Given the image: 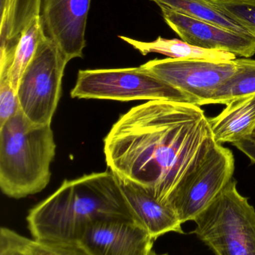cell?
<instances>
[{
    "mask_svg": "<svg viewBox=\"0 0 255 255\" xmlns=\"http://www.w3.org/2000/svg\"><path fill=\"white\" fill-rule=\"evenodd\" d=\"M217 144L201 106L154 100L132 108L112 126L104 139L105 160L118 178L169 205Z\"/></svg>",
    "mask_w": 255,
    "mask_h": 255,
    "instance_id": "1",
    "label": "cell"
},
{
    "mask_svg": "<svg viewBox=\"0 0 255 255\" xmlns=\"http://www.w3.org/2000/svg\"><path fill=\"white\" fill-rule=\"evenodd\" d=\"M112 220L136 222L119 179L111 171L65 180L26 217L33 239L67 242L79 241L93 223Z\"/></svg>",
    "mask_w": 255,
    "mask_h": 255,
    "instance_id": "2",
    "label": "cell"
},
{
    "mask_svg": "<svg viewBox=\"0 0 255 255\" xmlns=\"http://www.w3.org/2000/svg\"><path fill=\"white\" fill-rule=\"evenodd\" d=\"M50 126L30 122L20 109L0 127V187L5 196L22 199L44 190L55 155Z\"/></svg>",
    "mask_w": 255,
    "mask_h": 255,
    "instance_id": "3",
    "label": "cell"
},
{
    "mask_svg": "<svg viewBox=\"0 0 255 255\" xmlns=\"http://www.w3.org/2000/svg\"><path fill=\"white\" fill-rule=\"evenodd\" d=\"M194 222L193 233L216 255H255V209L234 178Z\"/></svg>",
    "mask_w": 255,
    "mask_h": 255,
    "instance_id": "4",
    "label": "cell"
},
{
    "mask_svg": "<svg viewBox=\"0 0 255 255\" xmlns=\"http://www.w3.org/2000/svg\"><path fill=\"white\" fill-rule=\"evenodd\" d=\"M72 98L133 101L165 100L191 103L190 98L145 68L80 70Z\"/></svg>",
    "mask_w": 255,
    "mask_h": 255,
    "instance_id": "5",
    "label": "cell"
},
{
    "mask_svg": "<svg viewBox=\"0 0 255 255\" xmlns=\"http://www.w3.org/2000/svg\"><path fill=\"white\" fill-rule=\"evenodd\" d=\"M69 61L56 45L43 37L18 85L19 109L36 125L50 126Z\"/></svg>",
    "mask_w": 255,
    "mask_h": 255,
    "instance_id": "6",
    "label": "cell"
},
{
    "mask_svg": "<svg viewBox=\"0 0 255 255\" xmlns=\"http://www.w3.org/2000/svg\"><path fill=\"white\" fill-rule=\"evenodd\" d=\"M235 169L232 150L217 144L169 200L182 224L194 221L212 203L233 178Z\"/></svg>",
    "mask_w": 255,
    "mask_h": 255,
    "instance_id": "7",
    "label": "cell"
},
{
    "mask_svg": "<svg viewBox=\"0 0 255 255\" xmlns=\"http://www.w3.org/2000/svg\"><path fill=\"white\" fill-rule=\"evenodd\" d=\"M142 65L199 106H203L237 70L235 60L214 62L168 58L151 60Z\"/></svg>",
    "mask_w": 255,
    "mask_h": 255,
    "instance_id": "8",
    "label": "cell"
},
{
    "mask_svg": "<svg viewBox=\"0 0 255 255\" xmlns=\"http://www.w3.org/2000/svg\"><path fill=\"white\" fill-rule=\"evenodd\" d=\"M92 0H40L42 32L67 61L83 57L85 31Z\"/></svg>",
    "mask_w": 255,
    "mask_h": 255,
    "instance_id": "9",
    "label": "cell"
},
{
    "mask_svg": "<svg viewBox=\"0 0 255 255\" xmlns=\"http://www.w3.org/2000/svg\"><path fill=\"white\" fill-rule=\"evenodd\" d=\"M161 11L166 24L190 44L230 52L242 58H250L255 55V40L248 34L173 10L163 9Z\"/></svg>",
    "mask_w": 255,
    "mask_h": 255,
    "instance_id": "10",
    "label": "cell"
},
{
    "mask_svg": "<svg viewBox=\"0 0 255 255\" xmlns=\"http://www.w3.org/2000/svg\"><path fill=\"white\" fill-rule=\"evenodd\" d=\"M79 242L91 255H154L155 240L135 221H101L90 225Z\"/></svg>",
    "mask_w": 255,
    "mask_h": 255,
    "instance_id": "11",
    "label": "cell"
},
{
    "mask_svg": "<svg viewBox=\"0 0 255 255\" xmlns=\"http://www.w3.org/2000/svg\"><path fill=\"white\" fill-rule=\"evenodd\" d=\"M118 179L135 220L155 241L169 232L184 234L183 224L172 207L160 202L145 187Z\"/></svg>",
    "mask_w": 255,
    "mask_h": 255,
    "instance_id": "12",
    "label": "cell"
},
{
    "mask_svg": "<svg viewBox=\"0 0 255 255\" xmlns=\"http://www.w3.org/2000/svg\"><path fill=\"white\" fill-rule=\"evenodd\" d=\"M226 106L218 115L209 118L215 142L235 144L252 137L255 130V94Z\"/></svg>",
    "mask_w": 255,
    "mask_h": 255,
    "instance_id": "13",
    "label": "cell"
},
{
    "mask_svg": "<svg viewBox=\"0 0 255 255\" xmlns=\"http://www.w3.org/2000/svg\"><path fill=\"white\" fill-rule=\"evenodd\" d=\"M118 37L144 56L150 53H158L175 59L204 60L214 62H226L237 59L236 55L230 52L198 47L178 39L158 37L155 40L146 42L124 35Z\"/></svg>",
    "mask_w": 255,
    "mask_h": 255,
    "instance_id": "14",
    "label": "cell"
},
{
    "mask_svg": "<svg viewBox=\"0 0 255 255\" xmlns=\"http://www.w3.org/2000/svg\"><path fill=\"white\" fill-rule=\"evenodd\" d=\"M40 0H0V48L17 43L22 31L39 16Z\"/></svg>",
    "mask_w": 255,
    "mask_h": 255,
    "instance_id": "15",
    "label": "cell"
},
{
    "mask_svg": "<svg viewBox=\"0 0 255 255\" xmlns=\"http://www.w3.org/2000/svg\"><path fill=\"white\" fill-rule=\"evenodd\" d=\"M43 37L38 16L22 31L13 52L0 58V78H8L10 85L15 91H17L21 77Z\"/></svg>",
    "mask_w": 255,
    "mask_h": 255,
    "instance_id": "16",
    "label": "cell"
},
{
    "mask_svg": "<svg viewBox=\"0 0 255 255\" xmlns=\"http://www.w3.org/2000/svg\"><path fill=\"white\" fill-rule=\"evenodd\" d=\"M237 70L208 99L206 105H227L228 103L255 94V60L235 59Z\"/></svg>",
    "mask_w": 255,
    "mask_h": 255,
    "instance_id": "17",
    "label": "cell"
},
{
    "mask_svg": "<svg viewBox=\"0 0 255 255\" xmlns=\"http://www.w3.org/2000/svg\"><path fill=\"white\" fill-rule=\"evenodd\" d=\"M158 5L161 10H173L192 17L212 22L232 31L250 34L241 25L223 14L208 0H150Z\"/></svg>",
    "mask_w": 255,
    "mask_h": 255,
    "instance_id": "18",
    "label": "cell"
},
{
    "mask_svg": "<svg viewBox=\"0 0 255 255\" xmlns=\"http://www.w3.org/2000/svg\"><path fill=\"white\" fill-rule=\"evenodd\" d=\"M16 250L25 255H91L79 241H40L19 235Z\"/></svg>",
    "mask_w": 255,
    "mask_h": 255,
    "instance_id": "19",
    "label": "cell"
},
{
    "mask_svg": "<svg viewBox=\"0 0 255 255\" xmlns=\"http://www.w3.org/2000/svg\"><path fill=\"white\" fill-rule=\"evenodd\" d=\"M255 40V0H208Z\"/></svg>",
    "mask_w": 255,
    "mask_h": 255,
    "instance_id": "20",
    "label": "cell"
},
{
    "mask_svg": "<svg viewBox=\"0 0 255 255\" xmlns=\"http://www.w3.org/2000/svg\"><path fill=\"white\" fill-rule=\"evenodd\" d=\"M19 110L17 93L12 88L8 79L0 78V127Z\"/></svg>",
    "mask_w": 255,
    "mask_h": 255,
    "instance_id": "21",
    "label": "cell"
},
{
    "mask_svg": "<svg viewBox=\"0 0 255 255\" xmlns=\"http://www.w3.org/2000/svg\"><path fill=\"white\" fill-rule=\"evenodd\" d=\"M17 233L7 229L1 228L0 232V247L7 250V255H25L16 250V241Z\"/></svg>",
    "mask_w": 255,
    "mask_h": 255,
    "instance_id": "22",
    "label": "cell"
},
{
    "mask_svg": "<svg viewBox=\"0 0 255 255\" xmlns=\"http://www.w3.org/2000/svg\"><path fill=\"white\" fill-rule=\"evenodd\" d=\"M253 137L254 138V139H255V130L254 132V134H253Z\"/></svg>",
    "mask_w": 255,
    "mask_h": 255,
    "instance_id": "23",
    "label": "cell"
},
{
    "mask_svg": "<svg viewBox=\"0 0 255 255\" xmlns=\"http://www.w3.org/2000/svg\"><path fill=\"white\" fill-rule=\"evenodd\" d=\"M154 255H168L167 254H163V255H157V254H155Z\"/></svg>",
    "mask_w": 255,
    "mask_h": 255,
    "instance_id": "24",
    "label": "cell"
}]
</instances>
